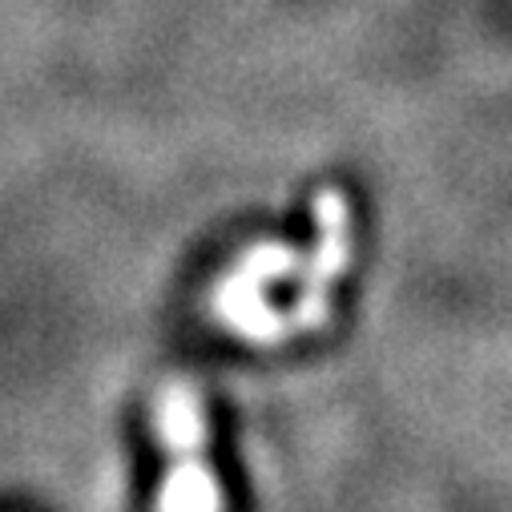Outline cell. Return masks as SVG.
Instances as JSON below:
<instances>
[{"label":"cell","instance_id":"6da1fadb","mask_svg":"<svg viewBox=\"0 0 512 512\" xmlns=\"http://www.w3.org/2000/svg\"><path fill=\"white\" fill-rule=\"evenodd\" d=\"M154 432L166 456L154 512H226L210 464V424L202 392L190 379H166L154 396Z\"/></svg>","mask_w":512,"mask_h":512},{"label":"cell","instance_id":"7a4b0ae2","mask_svg":"<svg viewBox=\"0 0 512 512\" xmlns=\"http://www.w3.org/2000/svg\"><path fill=\"white\" fill-rule=\"evenodd\" d=\"M303 267V254L291 242H254L238 254V263L218 279L214 287V315L226 331H234L238 339L254 343V347H275L283 343L295 327L291 315H279L267 299L271 283H283L287 275H295Z\"/></svg>","mask_w":512,"mask_h":512},{"label":"cell","instance_id":"3957f363","mask_svg":"<svg viewBox=\"0 0 512 512\" xmlns=\"http://www.w3.org/2000/svg\"><path fill=\"white\" fill-rule=\"evenodd\" d=\"M347 267H351V202L343 190L323 186L315 194V250L303 263V283L291 311L295 331H323L331 323V295Z\"/></svg>","mask_w":512,"mask_h":512}]
</instances>
